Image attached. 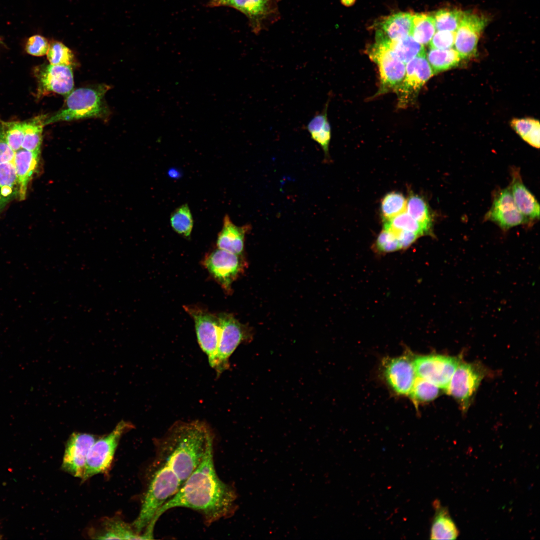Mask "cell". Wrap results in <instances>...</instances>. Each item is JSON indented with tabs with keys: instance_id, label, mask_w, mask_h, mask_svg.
Instances as JSON below:
<instances>
[{
	"instance_id": "cell-1",
	"label": "cell",
	"mask_w": 540,
	"mask_h": 540,
	"mask_svg": "<svg viewBox=\"0 0 540 540\" xmlns=\"http://www.w3.org/2000/svg\"><path fill=\"white\" fill-rule=\"evenodd\" d=\"M236 488L221 480L216 470L213 446L202 462L184 482L178 492L160 510L152 524L156 525L166 511L174 508H190L200 514L206 524L232 516L238 508Z\"/></svg>"
},
{
	"instance_id": "cell-2",
	"label": "cell",
	"mask_w": 540,
	"mask_h": 540,
	"mask_svg": "<svg viewBox=\"0 0 540 540\" xmlns=\"http://www.w3.org/2000/svg\"><path fill=\"white\" fill-rule=\"evenodd\" d=\"M214 438L204 421H178L156 440V460L168 466L182 484L214 446Z\"/></svg>"
},
{
	"instance_id": "cell-3",
	"label": "cell",
	"mask_w": 540,
	"mask_h": 540,
	"mask_svg": "<svg viewBox=\"0 0 540 540\" xmlns=\"http://www.w3.org/2000/svg\"><path fill=\"white\" fill-rule=\"evenodd\" d=\"M182 483L176 474L166 464L156 460L155 468L143 497L140 512L132 524L141 534L146 528L154 530V518L162 506L179 490Z\"/></svg>"
},
{
	"instance_id": "cell-4",
	"label": "cell",
	"mask_w": 540,
	"mask_h": 540,
	"mask_svg": "<svg viewBox=\"0 0 540 540\" xmlns=\"http://www.w3.org/2000/svg\"><path fill=\"white\" fill-rule=\"evenodd\" d=\"M110 87L105 84L73 90L65 96L63 107L48 117L45 125L88 118H104L109 110L104 98Z\"/></svg>"
},
{
	"instance_id": "cell-5",
	"label": "cell",
	"mask_w": 540,
	"mask_h": 540,
	"mask_svg": "<svg viewBox=\"0 0 540 540\" xmlns=\"http://www.w3.org/2000/svg\"><path fill=\"white\" fill-rule=\"evenodd\" d=\"M220 324V336L214 369L218 377L230 368L229 360L238 347L253 340L251 328L238 321L232 314H218Z\"/></svg>"
},
{
	"instance_id": "cell-6",
	"label": "cell",
	"mask_w": 540,
	"mask_h": 540,
	"mask_svg": "<svg viewBox=\"0 0 540 540\" xmlns=\"http://www.w3.org/2000/svg\"><path fill=\"white\" fill-rule=\"evenodd\" d=\"M134 427L127 421H120L108 434L98 438L88 454L82 481L108 472L112 466L116 450L122 436Z\"/></svg>"
},
{
	"instance_id": "cell-7",
	"label": "cell",
	"mask_w": 540,
	"mask_h": 540,
	"mask_svg": "<svg viewBox=\"0 0 540 540\" xmlns=\"http://www.w3.org/2000/svg\"><path fill=\"white\" fill-rule=\"evenodd\" d=\"M390 42L376 41L368 49L370 58L378 65L380 73V86L376 96L395 92L406 75V64L390 48Z\"/></svg>"
},
{
	"instance_id": "cell-8",
	"label": "cell",
	"mask_w": 540,
	"mask_h": 540,
	"mask_svg": "<svg viewBox=\"0 0 540 540\" xmlns=\"http://www.w3.org/2000/svg\"><path fill=\"white\" fill-rule=\"evenodd\" d=\"M203 264L228 294L232 293V284L247 268L242 255L218 248L205 257Z\"/></svg>"
},
{
	"instance_id": "cell-9",
	"label": "cell",
	"mask_w": 540,
	"mask_h": 540,
	"mask_svg": "<svg viewBox=\"0 0 540 540\" xmlns=\"http://www.w3.org/2000/svg\"><path fill=\"white\" fill-rule=\"evenodd\" d=\"M184 308L194 320L198 344L214 368L220 330L218 314L196 306H184Z\"/></svg>"
},
{
	"instance_id": "cell-10",
	"label": "cell",
	"mask_w": 540,
	"mask_h": 540,
	"mask_svg": "<svg viewBox=\"0 0 540 540\" xmlns=\"http://www.w3.org/2000/svg\"><path fill=\"white\" fill-rule=\"evenodd\" d=\"M460 362L457 357L438 354L420 356L413 360L417 377L432 382L446 392Z\"/></svg>"
},
{
	"instance_id": "cell-11",
	"label": "cell",
	"mask_w": 540,
	"mask_h": 540,
	"mask_svg": "<svg viewBox=\"0 0 540 540\" xmlns=\"http://www.w3.org/2000/svg\"><path fill=\"white\" fill-rule=\"evenodd\" d=\"M434 74L426 55L417 56L408 62L404 79L395 91L399 106L404 108L415 102L422 88Z\"/></svg>"
},
{
	"instance_id": "cell-12",
	"label": "cell",
	"mask_w": 540,
	"mask_h": 540,
	"mask_svg": "<svg viewBox=\"0 0 540 540\" xmlns=\"http://www.w3.org/2000/svg\"><path fill=\"white\" fill-rule=\"evenodd\" d=\"M484 376L482 368L476 364L460 363L454 371L446 390L465 410Z\"/></svg>"
},
{
	"instance_id": "cell-13",
	"label": "cell",
	"mask_w": 540,
	"mask_h": 540,
	"mask_svg": "<svg viewBox=\"0 0 540 540\" xmlns=\"http://www.w3.org/2000/svg\"><path fill=\"white\" fill-rule=\"evenodd\" d=\"M98 438L90 434L72 433L66 444L62 470L75 478L82 479L88 452Z\"/></svg>"
},
{
	"instance_id": "cell-14",
	"label": "cell",
	"mask_w": 540,
	"mask_h": 540,
	"mask_svg": "<svg viewBox=\"0 0 540 540\" xmlns=\"http://www.w3.org/2000/svg\"><path fill=\"white\" fill-rule=\"evenodd\" d=\"M484 220L494 222L505 232L521 224L528 225L515 204L510 187L495 193L492 206Z\"/></svg>"
},
{
	"instance_id": "cell-15",
	"label": "cell",
	"mask_w": 540,
	"mask_h": 540,
	"mask_svg": "<svg viewBox=\"0 0 540 540\" xmlns=\"http://www.w3.org/2000/svg\"><path fill=\"white\" fill-rule=\"evenodd\" d=\"M487 24L483 16L464 12L460 24L456 32L455 50L461 59H469L475 56L480 36Z\"/></svg>"
},
{
	"instance_id": "cell-16",
	"label": "cell",
	"mask_w": 540,
	"mask_h": 540,
	"mask_svg": "<svg viewBox=\"0 0 540 540\" xmlns=\"http://www.w3.org/2000/svg\"><path fill=\"white\" fill-rule=\"evenodd\" d=\"M72 68L60 65H44L37 74L39 92H53L66 96L73 90L74 78Z\"/></svg>"
},
{
	"instance_id": "cell-17",
	"label": "cell",
	"mask_w": 540,
	"mask_h": 540,
	"mask_svg": "<svg viewBox=\"0 0 540 540\" xmlns=\"http://www.w3.org/2000/svg\"><path fill=\"white\" fill-rule=\"evenodd\" d=\"M384 376L390 386L400 395L410 394L417 378L413 361L406 356L390 360L385 366Z\"/></svg>"
},
{
	"instance_id": "cell-18",
	"label": "cell",
	"mask_w": 540,
	"mask_h": 540,
	"mask_svg": "<svg viewBox=\"0 0 540 540\" xmlns=\"http://www.w3.org/2000/svg\"><path fill=\"white\" fill-rule=\"evenodd\" d=\"M510 188L515 204L526 218L528 225L532 226L540 220V204L524 184L520 170L512 168Z\"/></svg>"
},
{
	"instance_id": "cell-19",
	"label": "cell",
	"mask_w": 540,
	"mask_h": 540,
	"mask_svg": "<svg viewBox=\"0 0 540 540\" xmlns=\"http://www.w3.org/2000/svg\"><path fill=\"white\" fill-rule=\"evenodd\" d=\"M413 14L398 12L384 18L376 32V41L396 42L410 35Z\"/></svg>"
},
{
	"instance_id": "cell-20",
	"label": "cell",
	"mask_w": 540,
	"mask_h": 540,
	"mask_svg": "<svg viewBox=\"0 0 540 540\" xmlns=\"http://www.w3.org/2000/svg\"><path fill=\"white\" fill-rule=\"evenodd\" d=\"M251 228L250 224L237 226L233 223L228 216H226L222 228L218 237V248L236 254L242 255L246 236Z\"/></svg>"
},
{
	"instance_id": "cell-21",
	"label": "cell",
	"mask_w": 540,
	"mask_h": 540,
	"mask_svg": "<svg viewBox=\"0 0 540 540\" xmlns=\"http://www.w3.org/2000/svg\"><path fill=\"white\" fill-rule=\"evenodd\" d=\"M90 536L96 540H146L132 524L116 518L104 520L100 526L92 530Z\"/></svg>"
},
{
	"instance_id": "cell-22",
	"label": "cell",
	"mask_w": 540,
	"mask_h": 540,
	"mask_svg": "<svg viewBox=\"0 0 540 540\" xmlns=\"http://www.w3.org/2000/svg\"><path fill=\"white\" fill-rule=\"evenodd\" d=\"M39 152L21 148L15 152L14 164L18 180L20 200H24L28 187L40 160Z\"/></svg>"
},
{
	"instance_id": "cell-23",
	"label": "cell",
	"mask_w": 540,
	"mask_h": 540,
	"mask_svg": "<svg viewBox=\"0 0 540 540\" xmlns=\"http://www.w3.org/2000/svg\"><path fill=\"white\" fill-rule=\"evenodd\" d=\"M436 513L430 530L432 540H456L459 530L452 519L448 508L442 506L438 501L434 503Z\"/></svg>"
},
{
	"instance_id": "cell-24",
	"label": "cell",
	"mask_w": 540,
	"mask_h": 540,
	"mask_svg": "<svg viewBox=\"0 0 540 540\" xmlns=\"http://www.w3.org/2000/svg\"><path fill=\"white\" fill-rule=\"evenodd\" d=\"M328 102L322 111L316 114L306 126L311 138L320 146L328 158H330L329 146L332 137L331 126L328 118Z\"/></svg>"
},
{
	"instance_id": "cell-25",
	"label": "cell",
	"mask_w": 540,
	"mask_h": 540,
	"mask_svg": "<svg viewBox=\"0 0 540 540\" xmlns=\"http://www.w3.org/2000/svg\"><path fill=\"white\" fill-rule=\"evenodd\" d=\"M406 212L423 227L428 236H434L433 214L423 197L410 192L407 200Z\"/></svg>"
},
{
	"instance_id": "cell-26",
	"label": "cell",
	"mask_w": 540,
	"mask_h": 540,
	"mask_svg": "<svg viewBox=\"0 0 540 540\" xmlns=\"http://www.w3.org/2000/svg\"><path fill=\"white\" fill-rule=\"evenodd\" d=\"M18 183L14 162L0 164V214L16 196H18Z\"/></svg>"
},
{
	"instance_id": "cell-27",
	"label": "cell",
	"mask_w": 540,
	"mask_h": 540,
	"mask_svg": "<svg viewBox=\"0 0 540 540\" xmlns=\"http://www.w3.org/2000/svg\"><path fill=\"white\" fill-rule=\"evenodd\" d=\"M48 116L44 115L23 122L24 137L22 148L40 153L42 132Z\"/></svg>"
},
{
	"instance_id": "cell-28",
	"label": "cell",
	"mask_w": 540,
	"mask_h": 540,
	"mask_svg": "<svg viewBox=\"0 0 540 540\" xmlns=\"http://www.w3.org/2000/svg\"><path fill=\"white\" fill-rule=\"evenodd\" d=\"M427 59L434 74L457 66L461 60L458 52L453 48L430 49Z\"/></svg>"
},
{
	"instance_id": "cell-29",
	"label": "cell",
	"mask_w": 540,
	"mask_h": 540,
	"mask_svg": "<svg viewBox=\"0 0 540 540\" xmlns=\"http://www.w3.org/2000/svg\"><path fill=\"white\" fill-rule=\"evenodd\" d=\"M434 16L426 14H413L410 35L422 45L429 44L436 33Z\"/></svg>"
},
{
	"instance_id": "cell-30",
	"label": "cell",
	"mask_w": 540,
	"mask_h": 540,
	"mask_svg": "<svg viewBox=\"0 0 540 540\" xmlns=\"http://www.w3.org/2000/svg\"><path fill=\"white\" fill-rule=\"evenodd\" d=\"M390 46L400 60L406 64L417 56L426 55L424 45L418 42L411 35L399 40L391 42Z\"/></svg>"
},
{
	"instance_id": "cell-31",
	"label": "cell",
	"mask_w": 540,
	"mask_h": 540,
	"mask_svg": "<svg viewBox=\"0 0 540 540\" xmlns=\"http://www.w3.org/2000/svg\"><path fill=\"white\" fill-rule=\"evenodd\" d=\"M512 128L527 143L539 148L540 124L531 118L514 119L511 123Z\"/></svg>"
},
{
	"instance_id": "cell-32",
	"label": "cell",
	"mask_w": 540,
	"mask_h": 540,
	"mask_svg": "<svg viewBox=\"0 0 540 540\" xmlns=\"http://www.w3.org/2000/svg\"><path fill=\"white\" fill-rule=\"evenodd\" d=\"M384 228L394 232L400 231L414 232L420 238L428 236L423 227L412 218L406 210L390 220L384 222Z\"/></svg>"
},
{
	"instance_id": "cell-33",
	"label": "cell",
	"mask_w": 540,
	"mask_h": 540,
	"mask_svg": "<svg viewBox=\"0 0 540 540\" xmlns=\"http://www.w3.org/2000/svg\"><path fill=\"white\" fill-rule=\"evenodd\" d=\"M272 0H228L225 6H232L251 18L258 19L268 14Z\"/></svg>"
},
{
	"instance_id": "cell-34",
	"label": "cell",
	"mask_w": 540,
	"mask_h": 540,
	"mask_svg": "<svg viewBox=\"0 0 540 540\" xmlns=\"http://www.w3.org/2000/svg\"><path fill=\"white\" fill-rule=\"evenodd\" d=\"M172 229L186 238L190 236L194 228V219L187 204H183L174 211L170 218Z\"/></svg>"
},
{
	"instance_id": "cell-35",
	"label": "cell",
	"mask_w": 540,
	"mask_h": 540,
	"mask_svg": "<svg viewBox=\"0 0 540 540\" xmlns=\"http://www.w3.org/2000/svg\"><path fill=\"white\" fill-rule=\"evenodd\" d=\"M407 200L399 192H390L381 202L380 212L384 222L388 220L406 210Z\"/></svg>"
},
{
	"instance_id": "cell-36",
	"label": "cell",
	"mask_w": 540,
	"mask_h": 540,
	"mask_svg": "<svg viewBox=\"0 0 540 540\" xmlns=\"http://www.w3.org/2000/svg\"><path fill=\"white\" fill-rule=\"evenodd\" d=\"M464 14V12L455 9H444L438 11L434 16L436 30L456 32Z\"/></svg>"
},
{
	"instance_id": "cell-37",
	"label": "cell",
	"mask_w": 540,
	"mask_h": 540,
	"mask_svg": "<svg viewBox=\"0 0 540 540\" xmlns=\"http://www.w3.org/2000/svg\"><path fill=\"white\" fill-rule=\"evenodd\" d=\"M0 136L16 152L22 148L24 137L23 122H2Z\"/></svg>"
},
{
	"instance_id": "cell-38",
	"label": "cell",
	"mask_w": 540,
	"mask_h": 540,
	"mask_svg": "<svg viewBox=\"0 0 540 540\" xmlns=\"http://www.w3.org/2000/svg\"><path fill=\"white\" fill-rule=\"evenodd\" d=\"M440 388L432 382L417 377L410 394L413 400L426 402L436 399L440 394Z\"/></svg>"
},
{
	"instance_id": "cell-39",
	"label": "cell",
	"mask_w": 540,
	"mask_h": 540,
	"mask_svg": "<svg viewBox=\"0 0 540 540\" xmlns=\"http://www.w3.org/2000/svg\"><path fill=\"white\" fill-rule=\"evenodd\" d=\"M46 54L50 64L70 66L72 68L75 64L73 52L60 42H54L50 44Z\"/></svg>"
},
{
	"instance_id": "cell-40",
	"label": "cell",
	"mask_w": 540,
	"mask_h": 540,
	"mask_svg": "<svg viewBox=\"0 0 540 540\" xmlns=\"http://www.w3.org/2000/svg\"><path fill=\"white\" fill-rule=\"evenodd\" d=\"M372 249L380 255L400 251L398 243L394 236L390 230L384 228L378 236L372 246Z\"/></svg>"
},
{
	"instance_id": "cell-41",
	"label": "cell",
	"mask_w": 540,
	"mask_h": 540,
	"mask_svg": "<svg viewBox=\"0 0 540 540\" xmlns=\"http://www.w3.org/2000/svg\"><path fill=\"white\" fill-rule=\"evenodd\" d=\"M456 32L438 31L431 40L430 49L447 50L452 48L454 45Z\"/></svg>"
},
{
	"instance_id": "cell-42",
	"label": "cell",
	"mask_w": 540,
	"mask_h": 540,
	"mask_svg": "<svg viewBox=\"0 0 540 540\" xmlns=\"http://www.w3.org/2000/svg\"><path fill=\"white\" fill-rule=\"evenodd\" d=\"M50 44L44 37L36 35L30 38L26 44V52L33 56H42L47 54Z\"/></svg>"
},
{
	"instance_id": "cell-43",
	"label": "cell",
	"mask_w": 540,
	"mask_h": 540,
	"mask_svg": "<svg viewBox=\"0 0 540 540\" xmlns=\"http://www.w3.org/2000/svg\"><path fill=\"white\" fill-rule=\"evenodd\" d=\"M15 152L0 136V164L14 162Z\"/></svg>"
},
{
	"instance_id": "cell-44",
	"label": "cell",
	"mask_w": 540,
	"mask_h": 540,
	"mask_svg": "<svg viewBox=\"0 0 540 540\" xmlns=\"http://www.w3.org/2000/svg\"><path fill=\"white\" fill-rule=\"evenodd\" d=\"M228 0H212V6H225V4Z\"/></svg>"
},
{
	"instance_id": "cell-45",
	"label": "cell",
	"mask_w": 540,
	"mask_h": 540,
	"mask_svg": "<svg viewBox=\"0 0 540 540\" xmlns=\"http://www.w3.org/2000/svg\"><path fill=\"white\" fill-rule=\"evenodd\" d=\"M343 4L347 6H350L353 4L356 0H342Z\"/></svg>"
},
{
	"instance_id": "cell-46",
	"label": "cell",
	"mask_w": 540,
	"mask_h": 540,
	"mask_svg": "<svg viewBox=\"0 0 540 540\" xmlns=\"http://www.w3.org/2000/svg\"><path fill=\"white\" fill-rule=\"evenodd\" d=\"M2 43V40L0 38V44Z\"/></svg>"
}]
</instances>
